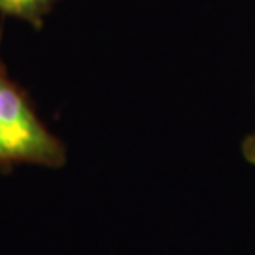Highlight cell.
Returning a JSON list of instances; mask_svg holds the SVG:
<instances>
[{
  "label": "cell",
  "mask_w": 255,
  "mask_h": 255,
  "mask_svg": "<svg viewBox=\"0 0 255 255\" xmlns=\"http://www.w3.org/2000/svg\"><path fill=\"white\" fill-rule=\"evenodd\" d=\"M64 163L63 142L38 118L28 95L0 63V170L17 164L59 168Z\"/></svg>",
  "instance_id": "obj_1"
},
{
  "label": "cell",
  "mask_w": 255,
  "mask_h": 255,
  "mask_svg": "<svg viewBox=\"0 0 255 255\" xmlns=\"http://www.w3.org/2000/svg\"><path fill=\"white\" fill-rule=\"evenodd\" d=\"M57 2L59 0H0V13L21 19L34 28H42Z\"/></svg>",
  "instance_id": "obj_2"
},
{
  "label": "cell",
  "mask_w": 255,
  "mask_h": 255,
  "mask_svg": "<svg viewBox=\"0 0 255 255\" xmlns=\"http://www.w3.org/2000/svg\"><path fill=\"white\" fill-rule=\"evenodd\" d=\"M242 157H244V161L248 164L255 166V127L242 142Z\"/></svg>",
  "instance_id": "obj_3"
}]
</instances>
